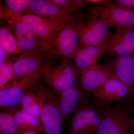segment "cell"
I'll use <instances>...</instances> for the list:
<instances>
[{
	"label": "cell",
	"mask_w": 134,
	"mask_h": 134,
	"mask_svg": "<svg viewBox=\"0 0 134 134\" xmlns=\"http://www.w3.org/2000/svg\"><path fill=\"white\" fill-rule=\"evenodd\" d=\"M40 111V120L46 134H62V124L57 98L49 86L38 83L32 87Z\"/></svg>",
	"instance_id": "1"
},
{
	"label": "cell",
	"mask_w": 134,
	"mask_h": 134,
	"mask_svg": "<svg viewBox=\"0 0 134 134\" xmlns=\"http://www.w3.org/2000/svg\"><path fill=\"white\" fill-rule=\"evenodd\" d=\"M99 110L101 121L97 134H129L134 129L133 107L120 103Z\"/></svg>",
	"instance_id": "2"
},
{
	"label": "cell",
	"mask_w": 134,
	"mask_h": 134,
	"mask_svg": "<svg viewBox=\"0 0 134 134\" xmlns=\"http://www.w3.org/2000/svg\"><path fill=\"white\" fill-rule=\"evenodd\" d=\"M81 74L72 62L63 59L56 66L49 63L40 74V79L59 94L81 80Z\"/></svg>",
	"instance_id": "3"
},
{
	"label": "cell",
	"mask_w": 134,
	"mask_h": 134,
	"mask_svg": "<svg viewBox=\"0 0 134 134\" xmlns=\"http://www.w3.org/2000/svg\"><path fill=\"white\" fill-rule=\"evenodd\" d=\"M12 18L24 24L37 37L48 43L51 47L66 24L55 18L33 14H15Z\"/></svg>",
	"instance_id": "4"
},
{
	"label": "cell",
	"mask_w": 134,
	"mask_h": 134,
	"mask_svg": "<svg viewBox=\"0 0 134 134\" xmlns=\"http://www.w3.org/2000/svg\"><path fill=\"white\" fill-rule=\"evenodd\" d=\"M88 20H99L108 27H134V10L117 6L107 1L97 5L90 10L86 15Z\"/></svg>",
	"instance_id": "5"
},
{
	"label": "cell",
	"mask_w": 134,
	"mask_h": 134,
	"mask_svg": "<svg viewBox=\"0 0 134 134\" xmlns=\"http://www.w3.org/2000/svg\"><path fill=\"white\" fill-rule=\"evenodd\" d=\"M101 121L98 108L89 101L73 114L67 134H97Z\"/></svg>",
	"instance_id": "6"
},
{
	"label": "cell",
	"mask_w": 134,
	"mask_h": 134,
	"mask_svg": "<svg viewBox=\"0 0 134 134\" xmlns=\"http://www.w3.org/2000/svg\"><path fill=\"white\" fill-rule=\"evenodd\" d=\"M53 61L49 53H24L13 61L15 80L28 77L40 79V72L46 65Z\"/></svg>",
	"instance_id": "7"
},
{
	"label": "cell",
	"mask_w": 134,
	"mask_h": 134,
	"mask_svg": "<svg viewBox=\"0 0 134 134\" xmlns=\"http://www.w3.org/2000/svg\"><path fill=\"white\" fill-rule=\"evenodd\" d=\"M92 97L82 88L81 80L58 94L57 100L62 125L79 107L90 101Z\"/></svg>",
	"instance_id": "8"
},
{
	"label": "cell",
	"mask_w": 134,
	"mask_h": 134,
	"mask_svg": "<svg viewBox=\"0 0 134 134\" xmlns=\"http://www.w3.org/2000/svg\"><path fill=\"white\" fill-rule=\"evenodd\" d=\"M14 31L20 54L24 53H49L52 47L45 41L38 38L29 27L14 18L9 20Z\"/></svg>",
	"instance_id": "9"
},
{
	"label": "cell",
	"mask_w": 134,
	"mask_h": 134,
	"mask_svg": "<svg viewBox=\"0 0 134 134\" xmlns=\"http://www.w3.org/2000/svg\"><path fill=\"white\" fill-rule=\"evenodd\" d=\"M93 103L99 110L119 100L131 99L126 85L115 75L112 74L104 84L92 95Z\"/></svg>",
	"instance_id": "10"
},
{
	"label": "cell",
	"mask_w": 134,
	"mask_h": 134,
	"mask_svg": "<svg viewBox=\"0 0 134 134\" xmlns=\"http://www.w3.org/2000/svg\"><path fill=\"white\" fill-rule=\"evenodd\" d=\"M108 26L99 20H83L75 24V30L81 47L98 45L103 43L110 33Z\"/></svg>",
	"instance_id": "11"
},
{
	"label": "cell",
	"mask_w": 134,
	"mask_h": 134,
	"mask_svg": "<svg viewBox=\"0 0 134 134\" xmlns=\"http://www.w3.org/2000/svg\"><path fill=\"white\" fill-rule=\"evenodd\" d=\"M75 24L66 23L58 34L52 46L53 61L57 58L70 59L78 50L79 45L77 43Z\"/></svg>",
	"instance_id": "12"
},
{
	"label": "cell",
	"mask_w": 134,
	"mask_h": 134,
	"mask_svg": "<svg viewBox=\"0 0 134 134\" xmlns=\"http://www.w3.org/2000/svg\"><path fill=\"white\" fill-rule=\"evenodd\" d=\"M38 78L28 77L14 81L0 90V107L3 111L19 108L25 92L39 82Z\"/></svg>",
	"instance_id": "13"
},
{
	"label": "cell",
	"mask_w": 134,
	"mask_h": 134,
	"mask_svg": "<svg viewBox=\"0 0 134 134\" xmlns=\"http://www.w3.org/2000/svg\"><path fill=\"white\" fill-rule=\"evenodd\" d=\"M115 33L110 32L105 40L106 52L116 57L134 52V27H120Z\"/></svg>",
	"instance_id": "14"
},
{
	"label": "cell",
	"mask_w": 134,
	"mask_h": 134,
	"mask_svg": "<svg viewBox=\"0 0 134 134\" xmlns=\"http://www.w3.org/2000/svg\"><path fill=\"white\" fill-rule=\"evenodd\" d=\"M29 14L53 17L62 20L66 23L76 24L85 20L86 15L75 14L59 7L48 0H31Z\"/></svg>",
	"instance_id": "15"
},
{
	"label": "cell",
	"mask_w": 134,
	"mask_h": 134,
	"mask_svg": "<svg viewBox=\"0 0 134 134\" xmlns=\"http://www.w3.org/2000/svg\"><path fill=\"white\" fill-rule=\"evenodd\" d=\"M113 74L122 81L134 98V52L114 57L105 64Z\"/></svg>",
	"instance_id": "16"
},
{
	"label": "cell",
	"mask_w": 134,
	"mask_h": 134,
	"mask_svg": "<svg viewBox=\"0 0 134 134\" xmlns=\"http://www.w3.org/2000/svg\"><path fill=\"white\" fill-rule=\"evenodd\" d=\"M107 44L103 43L94 46L81 47L70 59L82 74L93 65L98 64V61L103 53L106 52Z\"/></svg>",
	"instance_id": "17"
},
{
	"label": "cell",
	"mask_w": 134,
	"mask_h": 134,
	"mask_svg": "<svg viewBox=\"0 0 134 134\" xmlns=\"http://www.w3.org/2000/svg\"><path fill=\"white\" fill-rule=\"evenodd\" d=\"M112 74L105 65L96 64L82 74L81 84L84 90L92 96L103 86Z\"/></svg>",
	"instance_id": "18"
},
{
	"label": "cell",
	"mask_w": 134,
	"mask_h": 134,
	"mask_svg": "<svg viewBox=\"0 0 134 134\" xmlns=\"http://www.w3.org/2000/svg\"><path fill=\"white\" fill-rule=\"evenodd\" d=\"M13 115L18 126L19 134H23L25 131L31 129L38 133H45L40 119L21 108L16 110Z\"/></svg>",
	"instance_id": "19"
},
{
	"label": "cell",
	"mask_w": 134,
	"mask_h": 134,
	"mask_svg": "<svg viewBox=\"0 0 134 134\" xmlns=\"http://www.w3.org/2000/svg\"><path fill=\"white\" fill-rule=\"evenodd\" d=\"M0 46L9 54H20L16 38L8 26H3L0 30Z\"/></svg>",
	"instance_id": "20"
},
{
	"label": "cell",
	"mask_w": 134,
	"mask_h": 134,
	"mask_svg": "<svg viewBox=\"0 0 134 134\" xmlns=\"http://www.w3.org/2000/svg\"><path fill=\"white\" fill-rule=\"evenodd\" d=\"M21 108L40 119V111L37 96L32 88L25 92L21 101Z\"/></svg>",
	"instance_id": "21"
},
{
	"label": "cell",
	"mask_w": 134,
	"mask_h": 134,
	"mask_svg": "<svg viewBox=\"0 0 134 134\" xmlns=\"http://www.w3.org/2000/svg\"><path fill=\"white\" fill-rule=\"evenodd\" d=\"M13 114L5 111L0 114V134H20Z\"/></svg>",
	"instance_id": "22"
},
{
	"label": "cell",
	"mask_w": 134,
	"mask_h": 134,
	"mask_svg": "<svg viewBox=\"0 0 134 134\" xmlns=\"http://www.w3.org/2000/svg\"><path fill=\"white\" fill-rule=\"evenodd\" d=\"M13 61L9 59L0 65V90L15 81Z\"/></svg>",
	"instance_id": "23"
},
{
	"label": "cell",
	"mask_w": 134,
	"mask_h": 134,
	"mask_svg": "<svg viewBox=\"0 0 134 134\" xmlns=\"http://www.w3.org/2000/svg\"><path fill=\"white\" fill-rule=\"evenodd\" d=\"M9 9L15 14H29L31 0H6Z\"/></svg>",
	"instance_id": "24"
},
{
	"label": "cell",
	"mask_w": 134,
	"mask_h": 134,
	"mask_svg": "<svg viewBox=\"0 0 134 134\" xmlns=\"http://www.w3.org/2000/svg\"><path fill=\"white\" fill-rule=\"evenodd\" d=\"M48 1L59 7L69 10L72 13L73 12L72 9V1L70 0H48ZM76 14V13H75Z\"/></svg>",
	"instance_id": "25"
},
{
	"label": "cell",
	"mask_w": 134,
	"mask_h": 134,
	"mask_svg": "<svg viewBox=\"0 0 134 134\" xmlns=\"http://www.w3.org/2000/svg\"><path fill=\"white\" fill-rule=\"evenodd\" d=\"M114 2L120 7L134 10V0H116Z\"/></svg>",
	"instance_id": "26"
},
{
	"label": "cell",
	"mask_w": 134,
	"mask_h": 134,
	"mask_svg": "<svg viewBox=\"0 0 134 134\" xmlns=\"http://www.w3.org/2000/svg\"><path fill=\"white\" fill-rule=\"evenodd\" d=\"M8 54H9L0 46V65H1L6 61L9 59L8 57Z\"/></svg>",
	"instance_id": "27"
},
{
	"label": "cell",
	"mask_w": 134,
	"mask_h": 134,
	"mask_svg": "<svg viewBox=\"0 0 134 134\" xmlns=\"http://www.w3.org/2000/svg\"><path fill=\"white\" fill-rule=\"evenodd\" d=\"M107 1H101V0H89V1H86V2L91 3H104L106 2Z\"/></svg>",
	"instance_id": "28"
},
{
	"label": "cell",
	"mask_w": 134,
	"mask_h": 134,
	"mask_svg": "<svg viewBox=\"0 0 134 134\" xmlns=\"http://www.w3.org/2000/svg\"><path fill=\"white\" fill-rule=\"evenodd\" d=\"M23 134H38V133L33 130H29L25 131Z\"/></svg>",
	"instance_id": "29"
},
{
	"label": "cell",
	"mask_w": 134,
	"mask_h": 134,
	"mask_svg": "<svg viewBox=\"0 0 134 134\" xmlns=\"http://www.w3.org/2000/svg\"><path fill=\"white\" fill-rule=\"evenodd\" d=\"M131 101H132V104H133V106H132V107H133V110H134V98L133 99H131Z\"/></svg>",
	"instance_id": "30"
},
{
	"label": "cell",
	"mask_w": 134,
	"mask_h": 134,
	"mask_svg": "<svg viewBox=\"0 0 134 134\" xmlns=\"http://www.w3.org/2000/svg\"></svg>",
	"instance_id": "31"
},
{
	"label": "cell",
	"mask_w": 134,
	"mask_h": 134,
	"mask_svg": "<svg viewBox=\"0 0 134 134\" xmlns=\"http://www.w3.org/2000/svg\"></svg>",
	"instance_id": "32"
}]
</instances>
